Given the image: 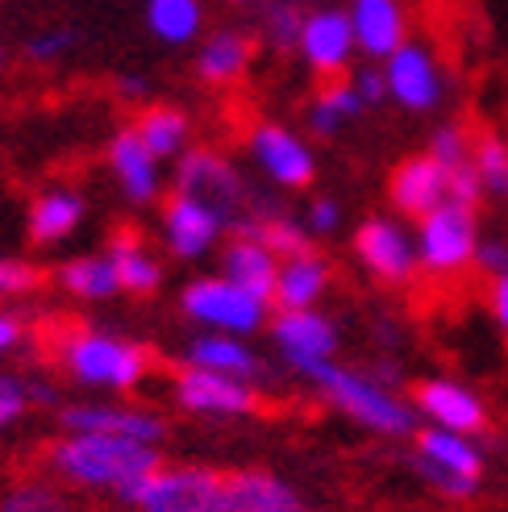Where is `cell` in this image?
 Listing matches in <instances>:
<instances>
[{"label":"cell","instance_id":"cell-1","mask_svg":"<svg viewBox=\"0 0 508 512\" xmlns=\"http://www.w3.org/2000/svg\"><path fill=\"white\" fill-rule=\"evenodd\" d=\"M50 467L75 488L125 496L159 471V450L130 438H109V433H67L50 446Z\"/></svg>","mask_w":508,"mask_h":512},{"label":"cell","instance_id":"cell-2","mask_svg":"<svg viewBox=\"0 0 508 512\" xmlns=\"http://www.w3.org/2000/svg\"><path fill=\"white\" fill-rule=\"evenodd\" d=\"M296 371L304 379H313L317 388L359 425H367L375 433H388V438H404V433H413V408L404 400H396L379 379L346 371V367L334 363V358H309V363H300Z\"/></svg>","mask_w":508,"mask_h":512},{"label":"cell","instance_id":"cell-3","mask_svg":"<svg viewBox=\"0 0 508 512\" xmlns=\"http://www.w3.org/2000/svg\"><path fill=\"white\" fill-rule=\"evenodd\" d=\"M121 500L138 512H230V475L209 467H159Z\"/></svg>","mask_w":508,"mask_h":512},{"label":"cell","instance_id":"cell-4","mask_svg":"<svg viewBox=\"0 0 508 512\" xmlns=\"http://www.w3.org/2000/svg\"><path fill=\"white\" fill-rule=\"evenodd\" d=\"M63 367L88 388H134L146 375V350L113 334H71L63 342Z\"/></svg>","mask_w":508,"mask_h":512},{"label":"cell","instance_id":"cell-5","mask_svg":"<svg viewBox=\"0 0 508 512\" xmlns=\"http://www.w3.org/2000/svg\"><path fill=\"white\" fill-rule=\"evenodd\" d=\"M417 471L446 496H471L479 488V471H484V454L454 429H425L417 438Z\"/></svg>","mask_w":508,"mask_h":512},{"label":"cell","instance_id":"cell-6","mask_svg":"<svg viewBox=\"0 0 508 512\" xmlns=\"http://www.w3.org/2000/svg\"><path fill=\"white\" fill-rule=\"evenodd\" d=\"M479 250V234H475V209L467 204L446 200L442 209H434L429 217H421V234H417V259L438 271V275H454L467 263H475Z\"/></svg>","mask_w":508,"mask_h":512},{"label":"cell","instance_id":"cell-7","mask_svg":"<svg viewBox=\"0 0 508 512\" xmlns=\"http://www.w3.org/2000/svg\"><path fill=\"white\" fill-rule=\"evenodd\" d=\"M184 313L205 321L217 334H254L263 325V313H267V300H259L254 292L238 288L234 279H196L192 288H184Z\"/></svg>","mask_w":508,"mask_h":512},{"label":"cell","instance_id":"cell-8","mask_svg":"<svg viewBox=\"0 0 508 512\" xmlns=\"http://www.w3.org/2000/svg\"><path fill=\"white\" fill-rule=\"evenodd\" d=\"M175 192H184L200 204H209L225 221H238L246 213V188L238 171L213 150H184L180 167H175Z\"/></svg>","mask_w":508,"mask_h":512},{"label":"cell","instance_id":"cell-9","mask_svg":"<svg viewBox=\"0 0 508 512\" xmlns=\"http://www.w3.org/2000/svg\"><path fill=\"white\" fill-rule=\"evenodd\" d=\"M354 50H359V42H354L346 9L321 5L313 13H304V30H300L296 55L309 63V71L325 75V80H338V75L350 67Z\"/></svg>","mask_w":508,"mask_h":512},{"label":"cell","instance_id":"cell-10","mask_svg":"<svg viewBox=\"0 0 508 512\" xmlns=\"http://www.w3.org/2000/svg\"><path fill=\"white\" fill-rule=\"evenodd\" d=\"M384 75H388V100H396L400 109L429 113L442 105V71L425 46L404 42L392 59H384Z\"/></svg>","mask_w":508,"mask_h":512},{"label":"cell","instance_id":"cell-11","mask_svg":"<svg viewBox=\"0 0 508 512\" xmlns=\"http://www.w3.org/2000/svg\"><path fill=\"white\" fill-rule=\"evenodd\" d=\"M250 150H254V159H259V167L267 171V179H275L279 188H304V184H313L317 159H313L309 142L296 138L288 125H275V121L254 125Z\"/></svg>","mask_w":508,"mask_h":512},{"label":"cell","instance_id":"cell-12","mask_svg":"<svg viewBox=\"0 0 508 512\" xmlns=\"http://www.w3.org/2000/svg\"><path fill=\"white\" fill-rule=\"evenodd\" d=\"M354 250H359L363 267L375 271L379 279H388V284H404V279L413 275V267L421 263L417 259V242L388 217L363 221L359 234H354Z\"/></svg>","mask_w":508,"mask_h":512},{"label":"cell","instance_id":"cell-13","mask_svg":"<svg viewBox=\"0 0 508 512\" xmlns=\"http://www.w3.org/2000/svg\"><path fill=\"white\" fill-rule=\"evenodd\" d=\"M346 17L354 42H359V55H367L371 63L392 59L409 42V17H404L400 0H350Z\"/></svg>","mask_w":508,"mask_h":512},{"label":"cell","instance_id":"cell-14","mask_svg":"<svg viewBox=\"0 0 508 512\" xmlns=\"http://www.w3.org/2000/svg\"><path fill=\"white\" fill-rule=\"evenodd\" d=\"M67 433H109V438H130L159 446L167 438V425L146 413V408H125V404H75L63 413Z\"/></svg>","mask_w":508,"mask_h":512},{"label":"cell","instance_id":"cell-15","mask_svg":"<svg viewBox=\"0 0 508 512\" xmlns=\"http://www.w3.org/2000/svg\"><path fill=\"white\" fill-rule=\"evenodd\" d=\"M175 400H180L188 413L200 417H246L254 408V392L246 388V379H230V375H213L188 367L175 383Z\"/></svg>","mask_w":508,"mask_h":512},{"label":"cell","instance_id":"cell-16","mask_svg":"<svg viewBox=\"0 0 508 512\" xmlns=\"http://www.w3.org/2000/svg\"><path fill=\"white\" fill-rule=\"evenodd\" d=\"M225 221L221 213H213L209 204H200L184 192H175L163 209V234H167V246L180 254V259H200V254H209L213 242L225 234Z\"/></svg>","mask_w":508,"mask_h":512},{"label":"cell","instance_id":"cell-17","mask_svg":"<svg viewBox=\"0 0 508 512\" xmlns=\"http://www.w3.org/2000/svg\"><path fill=\"white\" fill-rule=\"evenodd\" d=\"M450 200V171L434 155L404 159L392 175V204L409 217H429Z\"/></svg>","mask_w":508,"mask_h":512},{"label":"cell","instance_id":"cell-18","mask_svg":"<svg viewBox=\"0 0 508 512\" xmlns=\"http://www.w3.org/2000/svg\"><path fill=\"white\" fill-rule=\"evenodd\" d=\"M271 334H275V346L284 350V358L292 367L309 363V358H329L338 350V329L313 309L279 313V321L271 325Z\"/></svg>","mask_w":508,"mask_h":512},{"label":"cell","instance_id":"cell-19","mask_svg":"<svg viewBox=\"0 0 508 512\" xmlns=\"http://www.w3.org/2000/svg\"><path fill=\"white\" fill-rule=\"evenodd\" d=\"M417 408L434 421L438 429H454V433H471L484 429V404H479L467 388L450 379H425L417 388Z\"/></svg>","mask_w":508,"mask_h":512},{"label":"cell","instance_id":"cell-20","mask_svg":"<svg viewBox=\"0 0 508 512\" xmlns=\"http://www.w3.org/2000/svg\"><path fill=\"white\" fill-rule=\"evenodd\" d=\"M109 167H113V175L121 179L125 196H130L134 204H150L159 196V159L146 150V142L138 138L134 125L130 130H121V134H113Z\"/></svg>","mask_w":508,"mask_h":512},{"label":"cell","instance_id":"cell-21","mask_svg":"<svg viewBox=\"0 0 508 512\" xmlns=\"http://www.w3.org/2000/svg\"><path fill=\"white\" fill-rule=\"evenodd\" d=\"M230 512H304V500L267 471L230 475Z\"/></svg>","mask_w":508,"mask_h":512},{"label":"cell","instance_id":"cell-22","mask_svg":"<svg viewBox=\"0 0 508 512\" xmlns=\"http://www.w3.org/2000/svg\"><path fill=\"white\" fill-rule=\"evenodd\" d=\"M225 279H234L238 288L254 292L259 300H275V279H279L275 250L250 242V238H234L225 246Z\"/></svg>","mask_w":508,"mask_h":512},{"label":"cell","instance_id":"cell-23","mask_svg":"<svg viewBox=\"0 0 508 512\" xmlns=\"http://www.w3.org/2000/svg\"><path fill=\"white\" fill-rule=\"evenodd\" d=\"M250 38L238 34V30H217L205 38V46H200V55H196V71H200V80H209V84H234L246 75L250 67Z\"/></svg>","mask_w":508,"mask_h":512},{"label":"cell","instance_id":"cell-24","mask_svg":"<svg viewBox=\"0 0 508 512\" xmlns=\"http://www.w3.org/2000/svg\"><path fill=\"white\" fill-rule=\"evenodd\" d=\"M325 279H329V267L317 259V254H296L279 267V279H275V304L284 313H296V309H313L317 296L325 292Z\"/></svg>","mask_w":508,"mask_h":512},{"label":"cell","instance_id":"cell-25","mask_svg":"<svg viewBox=\"0 0 508 512\" xmlns=\"http://www.w3.org/2000/svg\"><path fill=\"white\" fill-rule=\"evenodd\" d=\"M188 363L213 375H230V379H254L259 375V358L250 354L234 334H205L188 346Z\"/></svg>","mask_w":508,"mask_h":512},{"label":"cell","instance_id":"cell-26","mask_svg":"<svg viewBox=\"0 0 508 512\" xmlns=\"http://www.w3.org/2000/svg\"><path fill=\"white\" fill-rule=\"evenodd\" d=\"M146 30L167 46H188L205 30V0H146Z\"/></svg>","mask_w":508,"mask_h":512},{"label":"cell","instance_id":"cell-27","mask_svg":"<svg viewBox=\"0 0 508 512\" xmlns=\"http://www.w3.org/2000/svg\"><path fill=\"white\" fill-rule=\"evenodd\" d=\"M84 221V200L75 196V192H42L34 204H30V238L38 246H55L63 242L75 225Z\"/></svg>","mask_w":508,"mask_h":512},{"label":"cell","instance_id":"cell-28","mask_svg":"<svg viewBox=\"0 0 508 512\" xmlns=\"http://www.w3.org/2000/svg\"><path fill=\"white\" fill-rule=\"evenodd\" d=\"M367 109V100L359 96V88H354V80H329L317 100L309 105V130L317 138H334L346 121H354Z\"/></svg>","mask_w":508,"mask_h":512},{"label":"cell","instance_id":"cell-29","mask_svg":"<svg viewBox=\"0 0 508 512\" xmlns=\"http://www.w3.org/2000/svg\"><path fill=\"white\" fill-rule=\"evenodd\" d=\"M138 138L146 142V150L155 155L159 163L167 159H180L184 146H188V117L180 109H167V105H155L138 117Z\"/></svg>","mask_w":508,"mask_h":512},{"label":"cell","instance_id":"cell-30","mask_svg":"<svg viewBox=\"0 0 508 512\" xmlns=\"http://www.w3.org/2000/svg\"><path fill=\"white\" fill-rule=\"evenodd\" d=\"M109 263H113L117 284H121L125 292H155L159 279H163L159 263L150 259L146 246H142V238H134V234H117V238H113Z\"/></svg>","mask_w":508,"mask_h":512},{"label":"cell","instance_id":"cell-31","mask_svg":"<svg viewBox=\"0 0 508 512\" xmlns=\"http://www.w3.org/2000/svg\"><path fill=\"white\" fill-rule=\"evenodd\" d=\"M59 284L75 296H84V300H105L113 292H121L117 284V271L109 259H75L59 271Z\"/></svg>","mask_w":508,"mask_h":512},{"label":"cell","instance_id":"cell-32","mask_svg":"<svg viewBox=\"0 0 508 512\" xmlns=\"http://www.w3.org/2000/svg\"><path fill=\"white\" fill-rule=\"evenodd\" d=\"M0 512H80L55 483H42V479H25L13 483V488L0 496Z\"/></svg>","mask_w":508,"mask_h":512},{"label":"cell","instance_id":"cell-33","mask_svg":"<svg viewBox=\"0 0 508 512\" xmlns=\"http://www.w3.org/2000/svg\"><path fill=\"white\" fill-rule=\"evenodd\" d=\"M471 167L479 175L484 192H508V146L496 138V134H484L475 146H471Z\"/></svg>","mask_w":508,"mask_h":512},{"label":"cell","instance_id":"cell-34","mask_svg":"<svg viewBox=\"0 0 508 512\" xmlns=\"http://www.w3.org/2000/svg\"><path fill=\"white\" fill-rule=\"evenodd\" d=\"M267 42L275 50H296L300 46V30H304V9L300 0H271V9L263 17Z\"/></svg>","mask_w":508,"mask_h":512},{"label":"cell","instance_id":"cell-35","mask_svg":"<svg viewBox=\"0 0 508 512\" xmlns=\"http://www.w3.org/2000/svg\"><path fill=\"white\" fill-rule=\"evenodd\" d=\"M429 155H434L446 171H459L471 163V138L459 130V125H438L434 138H429Z\"/></svg>","mask_w":508,"mask_h":512},{"label":"cell","instance_id":"cell-36","mask_svg":"<svg viewBox=\"0 0 508 512\" xmlns=\"http://www.w3.org/2000/svg\"><path fill=\"white\" fill-rule=\"evenodd\" d=\"M80 34L71 30V25H55V30H38L30 42H25V55L34 63H59L63 55H71Z\"/></svg>","mask_w":508,"mask_h":512},{"label":"cell","instance_id":"cell-37","mask_svg":"<svg viewBox=\"0 0 508 512\" xmlns=\"http://www.w3.org/2000/svg\"><path fill=\"white\" fill-rule=\"evenodd\" d=\"M30 400H34V388H25L13 375H0V429L13 425L25 408H30Z\"/></svg>","mask_w":508,"mask_h":512},{"label":"cell","instance_id":"cell-38","mask_svg":"<svg viewBox=\"0 0 508 512\" xmlns=\"http://www.w3.org/2000/svg\"><path fill=\"white\" fill-rule=\"evenodd\" d=\"M354 88H359V96L367 100V105H379V100H388V75H384V63H367V67H359V75H354Z\"/></svg>","mask_w":508,"mask_h":512},{"label":"cell","instance_id":"cell-39","mask_svg":"<svg viewBox=\"0 0 508 512\" xmlns=\"http://www.w3.org/2000/svg\"><path fill=\"white\" fill-rule=\"evenodd\" d=\"M338 221H342V209H338V200H329V196L313 200L309 204V217H304V225H309L313 234H334Z\"/></svg>","mask_w":508,"mask_h":512},{"label":"cell","instance_id":"cell-40","mask_svg":"<svg viewBox=\"0 0 508 512\" xmlns=\"http://www.w3.org/2000/svg\"><path fill=\"white\" fill-rule=\"evenodd\" d=\"M38 275L25 267V263H13V259H0V296H13V292H25L34 288Z\"/></svg>","mask_w":508,"mask_h":512},{"label":"cell","instance_id":"cell-41","mask_svg":"<svg viewBox=\"0 0 508 512\" xmlns=\"http://www.w3.org/2000/svg\"><path fill=\"white\" fill-rule=\"evenodd\" d=\"M475 263L484 267V271H492V275H504L508 271V246L504 242H479Z\"/></svg>","mask_w":508,"mask_h":512},{"label":"cell","instance_id":"cell-42","mask_svg":"<svg viewBox=\"0 0 508 512\" xmlns=\"http://www.w3.org/2000/svg\"><path fill=\"white\" fill-rule=\"evenodd\" d=\"M492 313H496V321L504 325V334H508V271L496 275V284H492Z\"/></svg>","mask_w":508,"mask_h":512},{"label":"cell","instance_id":"cell-43","mask_svg":"<svg viewBox=\"0 0 508 512\" xmlns=\"http://www.w3.org/2000/svg\"><path fill=\"white\" fill-rule=\"evenodd\" d=\"M117 92H121V100H142L150 92V80H146V75H121Z\"/></svg>","mask_w":508,"mask_h":512},{"label":"cell","instance_id":"cell-44","mask_svg":"<svg viewBox=\"0 0 508 512\" xmlns=\"http://www.w3.org/2000/svg\"><path fill=\"white\" fill-rule=\"evenodd\" d=\"M17 342H21V321L9 317V313H0V354L13 350Z\"/></svg>","mask_w":508,"mask_h":512},{"label":"cell","instance_id":"cell-45","mask_svg":"<svg viewBox=\"0 0 508 512\" xmlns=\"http://www.w3.org/2000/svg\"><path fill=\"white\" fill-rule=\"evenodd\" d=\"M230 5H254V0H230Z\"/></svg>","mask_w":508,"mask_h":512},{"label":"cell","instance_id":"cell-46","mask_svg":"<svg viewBox=\"0 0 508 512\" xmlns=\"http://www.w3.org/2000/svg\"><path fill=\"white\" fill-rule=\"evenodd\" d=\"M0 67H5V50H0Z\"/></svg>","mask_w":508,"mask_h":512}]
</instances>
